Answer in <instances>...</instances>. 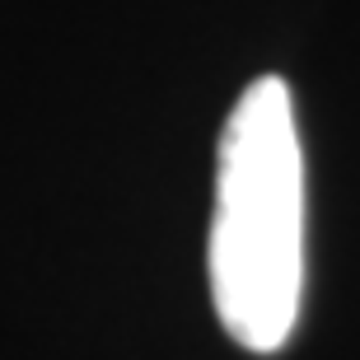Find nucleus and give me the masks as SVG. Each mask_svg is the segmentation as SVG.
I'll use <instances>...</instances> for the list:
<instances>
[{"instance_id": "f257e3e1", "label": "nucleus", "mask_w": 360, "mask_h": 360, "mask_svg": "<svg viewBox=\"0 0 360 360\" xmlns=\"http://www.w3.org/2000/svg\"><path fill=\"white\" fill-rule=\"evenodd\" d=\"M211 300L243 351L285 347L304 295V150L285 80L262 75L220 131Z\"/></svg>"}]
</instances>
